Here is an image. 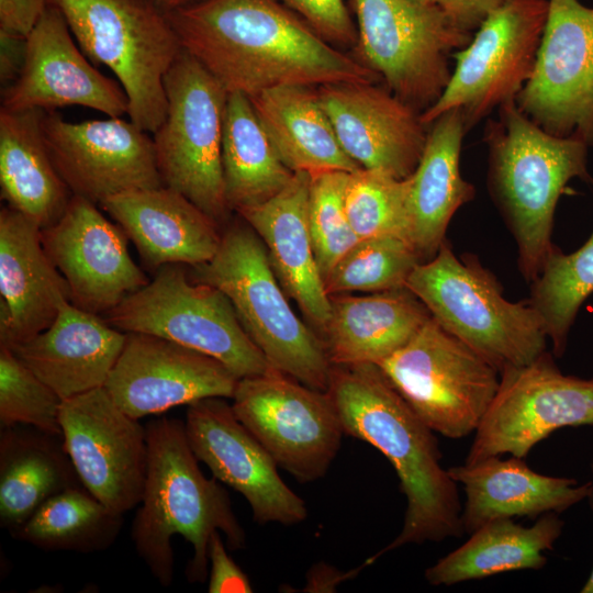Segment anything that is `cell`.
Returning <instances> with one entry per match:
<instances>
[{"label":"cell","instance_id":"obj_1","mask_svg":"<svg viewBox=\"0 0 593 593\" xmlns=\"http://www.w3.org/2000/svg\"><path fill=\"white\" fill-rule=\"evenodd\" d=\"M167 14L182 48L228 92L381 79L277 0H202Z\"/></svg>","mask_w":593,"mask_h":593},{"label":"cell","instance_id":"obj_2","mask_svg":"<svg viewBox=\"0 0 593 593\" xmlns=\"http://www.w3.org/2000/svg\"><path fill=\"white\" fill-rule=\"evenodd\" d=\"M326 392L345 435L370 444L391 462L406 497L401 532L365 564L409 544L463 535L458 484L443 467L435 432L410 407L380 367L332 365Z\"/></svg>","mask_w":593,"mask_h":593},{"label":"cell","instance_id":"obj_3","mask_svg":"<svg viewBox=\"0 0 593 593\" xmlns=\"http://www.w3.org/2000/svg\"><path fill=\"white\" fill-rule=\"evenodd\" d=\"M147 468L132 540L138 557L155 580L167 588L174 580V535L193 548L186 568L187 580L203 583L209 577V544L221 532L228 549L246 544L226 490L201 471L190 447L184 422L159 417L146 425Z\"/></svg>","mask_w":593,"mask_h":593},{"label":"cell","instance_id":"obj_4","mask_svg":"<svg viewBox=\"0 0 593 593\" xmlns=\"http://www.w3.org/2000/svg\"><path fill=\"white\" fill-rule=\"evenodd\" d=\"M484 142L489 191L515 239L519 271L532 283L555 248V210L566 184L573 178L592 181L589 146L546 132L515 100L500 105L497 116L488 121Z\"/></svg>","mask_w":593,"mask_h":593},{"label":"cell","instance_id":"obj_5","mask_svg":"<svg viewBox=\"0 0 593 593\" xmlns=\"http://www.w3.org/2000/svg\"><path fill=\"white\" fill-rule=\"evenodd\" d=\"M188 272L192 281L213 286L230 299L271 368L327 391L332 363L323 342L290 306L264 242L245 220L230 225L215 255L188 266Z\"/></svg>","mask_w":593,"mask_h":593},{"label":"cell","instance_id":"obj_6","mask_svg":"<svg viewBox=\"0 0 593 593\" xmlns=\"http://www.w3.org/2000/svg\"><path fill=\"white\" fill-rule=\"evenodd\" d=\"M405 287L444 329L500 372L546 351L544 324L528 301L506 300L493 273L473 255L457 257L447 240L413 269Z\"/></svg>","mask_w":593,"mask_h":593},{"label":"cell","instance_id":"obj_7","mask_svg":"<svg viewBox=\"0 0 593 593\" xmlns=\"http://www.w3.org/2000/svg\"><path fill=\"white\" fill-rule=\"evenodd\" d=\"M64 15L81 51L110 68L128 99L127 115L154 133L166 118L164 78L182 51L154 0H46Z\"/></svg>","mask_w":593,"mask_h":593},{"label":"cell","instance_id":"obj_8","mask_svg":"<svg viewBox=\"0 0 593 593\" xmlns=\"http://www.w3.org/2000/svg\"><path fill=\"white\" fill-rule=\"evenodd\" d=\"M102 316L124 333L156 335L211 356L238 379L271 368L230 299L213 286L192 281L184 264L158 268L147 284Z\"/></svg>","mask_w":593,"mask_h":593},{"label":"cell","instance_id":"obj_9","mask_svg":"<svg viewBox=\"0 0 593 593\" xmlns=\"http://www.w3.org/2000/svg\"><path fill=\"white\" fill-rule=\"evenodd\" d=\"M164 86L167 113L153 133L163 184L224 224L232 212L222 169L228 91L183 48L165 75Z\"/></svg>","mask_w":593,"mask_h":593},{"label":"cell","instance_id":"obj_10","mask_svg":"<svg viewBox=\"0 0 593 593\" xmlns=\"http://www.w3.org/2000/svg\"><path fill=\"white\" fill-rule=\"evenodd\" d=\"M378 366L417 416L451 439L477 430L501 374L432 316Z\"/></svg>","mask_w":593,"mask_h":593},{"label":"cell","instance_id":"obj_11","mask_svg":"<svg viewBox=\"0 0 593 593\" xmlns=\"http://www.w3.org/2000/svg\"><path fill=\"white\" fill-rule=\"evenodd\" d=\"M360 61L390 91L419 113L443 93L451 71L449 54L471 33L458 29L439 5L416 0H353Z\"/></svg>","mask_w":593,"mask_h":593},{"label":"cell","instance_id":"obj_12","mask_svg":"<svg viewBox=\"0 0 593 593\" xmlns=\"http://www.w3.org/2000/svg\"><path fill=\"white\" fill-rule=\"evenodd\" d=\"M548 0H506L490 13L456 65L437 101L421 113L425 125L459 109L469 131L500 105L515 100L535 67Z\"/></svg>","mask_w":593,"mask_h":593},{"label":"cell","instance_id":"obj_13","mask_svg":"<svg viewBox=\"0 0 593 593\" xmlns=\"http://www.w3.org/2000/svg\"><path fill=\"white\" fill-rule=\"evenodd\" d=\"M232 409L277 466L301 483L323 478L345 435L326 391L270 368L238 380Z\"/></svg>","mask_w":593,"mask_h":593},{"label":"cell","instance_id":"obj_14","mask_svg":"<svg viewBox=\"0 0 593 593\" xmlns=\"http://www.w3.org/2000/svg\"><path fill=\"white\" fill-rule=\"evenodd\" d=\"M500 373L466 462L503 455L525 458L562 427H593V378L563 374L547 351Z\"/></svg>","mask_w":593,"mask_h":593},{"label":"cell","instance_id":"obj_15","mask_svg":"<svg viewBox=\"0 0 593 593\" xmlns=\"http://www.w3.org/2000/svg\"><path fill=\"white\" fill-rule=\"evenodd\" d=\"M515 102L546 132L593 146V8L548 0L535 67Z\"/></svg>","mask_w":593,"mask_h":593},{"label":"cell","instance_id":"obj_16","mask_svg":"<svg viewBox=\"0 0 593 593\" xmlns=\"http://www.w3.org/2000/svg\"><path fill=\"white\" fill-rule=\"evenodd\" d=\"M59 422L83 488L115 513L136 507L146 479L145 426L122 411L104 387L63 400Z\"/></svg>","mask_w":593,"mask_h":593},{"label":"cell","instance_id":"obj_17","mask_svg":"<svg viewBox=\"0 0 593 593\" xmlns=\"http://www.w3.org/2000/svg\"><path fill=\"white\" fill-rule=\"evenodd\" d=\"M42 128L52 160L74 195L99 205L115 194L164 186L153 137L131 120L71 123L45 111Z\"/></svg>","mask_w":593,"mask_h":593},{"label":"cell","instance_id":"obj_18","mask_svg":"<svg viewBox=\"0 0 593 593\" xmlns=\"http://www.w3.org/2000/svg\"><path fill=\"white\" fill-rule=\"evenodd\" d=\"M184 427L198 460L245 497L255 522L294 525L306 519L305 501L284 483L275 460L224 398L189 404Z\"/></svg>","mask_w":593,"mask_h":593},{"label":"cell","instance_id":"obj_19","mask_svg":"<svg viewBox=\"0 0 593 593\" xmlns=\"http://www.w3.org/2000/svg\"><path fill=\"white\" fill-rule=\"evenodd\" d=\"M98 206L74 195L63 216L41 230V238L68 284L70 303L104 315L149 279L131 257L124 231Z\"/></svg>","mask_w":593,"mask_h":593},{"label":"cell","instance_id":"obj_20","mask_svg":"<svg viewBox=\"0 0 593 593\" xmlns=\"http://www.w3.org/2000/svg\"><path fill=\"white\" fill-rule=\"evenodd\" d=\"M238 380L211 356L156 335L126 333L104 388L139 419L206 398L232 399Z\"/></svg>","mask_w":593,"mask_h":593},{"label":"cell","instance_id":"obj_21","mask_svg":"<svg viewBox=\"0 0 593 593\" xmlns=\"http://www.w3.org/2000/svg\"><path fill=\"white\" fill-rule=\"evenodd\" d=\"M61 12L47 8L26 36L22 70L1 90V108L55 111L81 105L109 118L127 114L128 99L120 83L103 76L76 46Z\"/></svg>","mask_w":593,"mask_h":593},{"label":"cell","instance_id":"obj_22","mask_svg":"<svg viewBox=\"0 0 593 593\" xmlns=\"http://www.w3.org/2000/svg\"><path fill=\"white\" fill-rule=\"evenodd\" d=\"M317 93L345 153L361 168L410 177L427 133L421 113L376 83L320 86Z\"/></svg>","mask_w":593,"mask_h":593},{"label":"cell","instance_id":"obj_23","mask_svg":"<svg viewBox=\"0 0 593 593\" xmlns=\"http://www.w3.org/2000/svg\"><path fill=\"white\" fill-rule=\"evenodd\" d=\"M0 345L8 347L45 331L70 302L41 228L8 205L0 211Z\"/></svg>","mask_w":593,"mask_h":593},{"label":"cell","instance_id":"obj_24","mask_svg":"<svg viewBox=\"0 0 593 593\" xmlns=\"http://www.w3.org/2000/svg\"><path fill=\"white\" fill-rule=\"evenodd\" d=\"M99 206L120 225L154 271L168 264L205 262L221 243L220 224L165 186L115 194Z\"/></svg>","mask_w":593,"mask_h":593},{"label":"cell","instance_id":"obj_25","mask_svg":"<svg viewBox=\"0 0 593 593\" xmlns=\"http://www.w3.org/2000/svg\"><path fill=\"white\" fill-rule=\"evenodd\" d=\"M311 175L296 171L275 197L237 214L264 242L273 272L286 293L323 332L331 316V298L314 253L309 227Z\"/></svg>","mask_w":593,"mask_h":593},{"label":"cell","instance_id":"obj_26","mask_svg":"<svg viewBox=\"0 0 593 593\" xmlns=\"http://www.w3.org/2000/svg\"><path fill=\"white\" fill-rule=\"evenodd\" d=\"M493 456L475 462L448 468L461 484L466 501L461 523L465 534L500 518H538L547 513H562L588 500L593 481L552 477L534 471L523 458Z\"/></svg>","mask_w":593,"mask_h":593},{"label":"cell","instance_id":"obj_27","mask_svg":"<svg viewBox=\"0 0 593 593\" xmlns=\"http://www.w3.org/2000/svg\"><path fill=\"white\" fill-rule=\"evenodd\" d=\"M125 339L102 315L67 302L49 327L10 348L66 400L104 387Z\"/></svg>","mask_w":593,"mask_h":593},{"label":"cell","instance_id":"obj_28","mask_svg":"<svg viewBox=\"0 0 593 593\" xmlns=\"http://www.w3.org/2000/svg\"><path fill=\"white\" fill-rule=\"evenodd\" d=\"M430 125L419 161L407 177L410 243L422 261L437 254L454 214L475 194L460 174L461 145L468 131L461 111L450 109Z\"/></svg>","mask_w":593,"mask_h":593},{"label":"cell","instance_id":"obj_29","mask_svg":"<svg viewBox=\"0 0 593 593\" xmlns=\"http://www.w3.org/2000/svg\"><path fill=\"white\" fill-rule=\"evenodd\" d=\"M329 298L331 316L321 339L332 365H378L430 317L406 287L365 296Z\"/></svg>","mask_w":593,"mask_h":593},{"label":"cell","instance_id":"obj_30","mask_svg":"<svg viewBox=\"0 0 593 593\" xmlns=\"http://www.w3.org/2000/svg\"><path fill=\"white\" fill-rule=\"evenodd\" d=\"M44 110H0V187L7 205L41 230L56 223L74 194L47 149Z\"/></svg>","mask_w":593,"mask_h":593},{"label":"cell","instance_id":"obj_31","mask_svg":"<svg viewBox=\"0 0 593 593\" xmlns=\"http://www.w3.org/2000/svg\"><path fill=\"white\" fill-rule=\"evenodd\" d=\"M283 86L249 97L281 161L293 172H354L361 167L343 149L317 90Z\"/></svg>","mask_w":593,"mask_h":593},{"label":"cell","instance_id":"obj_32","mask_svg":"<svg viewBox=\"0 0 593 593\" xmlns=\"http://www.w3.org/2000/svg\"><path fill=\"white\" fill-rule=\"evenodd\" d=\"M83 486L63 436L26 425L0 430V526L10 534L47 500Z\"/></svg>","mask_w":593,"mask_h":593},{"label":"cell","instance_id":"obj_33","mask_svg":"<svg viewBox=\"0 0 593 593\" xmlns=\"http://www.w3.org/2000/svg\"><path fill=\"white\" fill-rule=\"evenodd\" d=\"M564 523L559 513L539 516L532 526L513 518L491 521L474 532L465 544L425 570L432 585H454L517 570H540L546 551L553 548Z\"/></svg>","mask_w":593,"mask_h":593},{"label":"cell","instance_id":"obj_34","mask_svg":"<svg viewBox=\"0 0 593 593\" xmlns=\"http://www.w3.org/2000/svg\"><path fill=\"white\" fill-rule=\"evenodd\" d=\"M222 169L226 201L235 212L271 199L294 174L279 158L249 97L238 91L227 94Z\"/></svg>","mask_w":593,"mask_h":593},{"label":"cell","instance_id":"obj_35","mask_svg":"<svg viewBox=\"0 0 593 593\" xmlns=\"http://www.w3.org/2000/svg\"><path fill=\"white\" fill-rule=\"evenodd\" d=\"M122 526L123 514L78 486L47 500L11 536L47 551L91 553L110 548Z\"/></svg>","mask_w":593,"mask_h":593},{"label":"cell","instance_id":"obj_36","mask_svg":"<svg viewBox=\"0 0 593 593\" xmlns=\"http://www.w3.org/2000/svg\"><path fill=\"white\" fill-rule=\"evenodd\" d=\"M592 292L593 233L571 254L555 247L532 282L528 303L538 313L555 356L563 355L578 311Z\"/></svg>","mask_w":593,"mask_h":593},{"label":"cell","instance_id":"obj_37","mask_svg":"<svg viewBox=\"0 0 593 593\" xmlns=\"http://www.w3.org/2000/svg\"><path fill=\"white\" fill-rule=\"evenodd\" d=\"M422 262L404 238L377 236L360 239L324 280L329 296L346 292H383L405 287L413 269Z\"/></svg>","mask_w":593,"mask_h":593},{"label":"cell","instance_id":"obj_38","mask_svg":"<svg viewBox=\"0 0 593 593\" xmlns=\"http://www.w3.org/2000/svg\"><path fill=\"white\" fill-rule=\"evenodd\" d=\"M407 197V178L366 168L349 172L345 208L358 238L396 236L410 243Z\"/></svg>","mask_w":593,"mask_h":593},{"label":"cell","instance_id":"obj_39","mask_svg":"<svg viewBox=\"0 0 593 593\" xmlns=\"http://www.w3.org/2000/svg\"><path fill=\"white\" fill-rule=\"evenodd\" d=\"M63 399L14 353L0 345V427L26 425L61 435Z\"/></svg>","mask_w":593,"mask_h":593},{"label":"cell","instance_id":"obj_40","mask_svg":"<svg viewBox=\"0 0 593 593\" xmlns=\"http://www.w3.org/2000/svg\"><path fill=\"white\" fill-rule=\"evenodd\" d=\"M349 172L327 171L311 176L309 227L323 279L360 240L345 208Z\"/></svg>","mask_w":593,"mask_h":593},{"label":"cell","instance_id":"obj_41","mask_svg":"<svg viewBox=\"0 0 593 593\" xmlns=\"http://www.w3.org/2000/svg\"><path fill=\"white\" fill-rule=\"evenodd\" d=\"M296 12L323 40L357 45L358 33L344 0H277Z\"/></svg>","mask_w":593,"mask_h":593},{"label":"cell","instance_id":"obj_42","mask_svg":"<svg viewBox=\"0 0 593 593\" xmlns=\"http://www.w3.org/2000/svg\"><path fill=\"white\" fill-rule=\"evenodd\" d=\"M221 532L212 534L209 544V583L210 593H250L253 586L244 571L226 552V544Z\"/></svg>","mask_w":593,"mask_h":593},{"label":"cell","instance_id":"obj_43","mask_svg":"<svg viewBox=\"0 0 593 593\" xmlns=\"http://www.w3.org/2000/svg\"><path fill=\"white\" fill-rule=\"evenodd\" d=\"M46 8V0H0V31L26 37Z\"/></svg>","mask_w":593,"mask_h":593},{"label":"cell","instance_id":"obj_44","mask_svg":"<svg viewBox=\"0 0 593 593\" xmlns=\"http://www.w3.org/2000/svg\"><path fill=\"white\" fill-rule=\"evenodd\" d=\"M506 0H440L439 7L461 31L477 30L484 19Z\"/></svg>","mask_w":593,"mask_h":593},{"label":"cell","instance_id":"obj_45","mask_svg":"<svg viewBox=\"0 0 593 593\" xmlns=\"http://www.w3.org/2000/svg\"><path fill=\"white\" fill-rule=\"evenodd\" d=\"M0 81L1 90L19 77L26 53V37L0 31Z\"/></svg>","mask_w":593,"mask_h":593},{"label":"cell","instance_id":"obj_46","mask_svg":"<svg viewBox=\"0 0 593 593\" xmlns=\"http://www.w3.org/2000/svg\"><path fill=\"white\" fill-rule=\"evenodd\" d=\"M363 567L365 563L354 570L340 571L324 562L316 563L306 573V584L302 591L334 592L340 583L356 577Z\"/></svg>","mask_w":593,"mask_h":593},{"label":"cell","instance_id":"obj_47","mask_svg":"<svg viewBox=\"0 0 593 593\" xmlns=\"http://www.w3.org/2000/svg\"><path fill=\"white\" fill-rule=\"evenodd\" d=\"M166 12L176 11L193 5L202 0H154Z\"/></svg>","mask_w":593,"mask_h":593},{"label":"cell","instance_id":"obj_48","mask_svg":"<svg viewBox=\"0 0 593 593\" xmlns=\"http://www.w3.org/2000/svg\"><path fill=\"white\" fill-rule=\"evenodd\" d=\"M591 471H592V474H593V460L591 462ZM588 501H589V504L593 511V490L591 492V494L589 495L588 497ZM581 593H593V568H592V571L588 578V580L585 581L584 585L582 586Z\"/></svg>","mask_w":593,"mask_h":593},{"label":"cell","instance_id":"obj_49","mask_svg":"<svg viewBox=\"0 0 593 593\" xmlns=\"http://www.w3.org/2000/svg\"><path fill=\"white\" fill-rule=\"evenodd\" d=\"M418 2L425 3V4H436L439 5L440 0H416Z\"/></svg>","mask_w":593,"mask_h":593}]
</instances>
